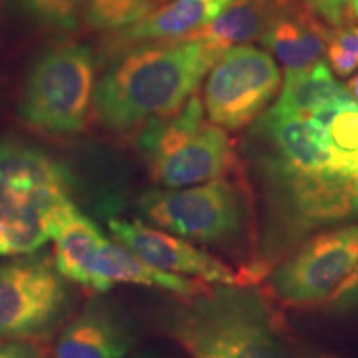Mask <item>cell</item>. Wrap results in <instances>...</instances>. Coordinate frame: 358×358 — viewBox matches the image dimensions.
<instances>
[{"instance_id": "2", "label": "cell", "mask_w": 358, "mask_h": 358, "mask_svg": "<svg viewBox=\"0 0 358 358\" xmlns=\"http://www.w3.org/2000/svg\"><path fill=\"white\" fill-rule=\"evenodd\" d=\"M222 53L204 42H174L143 45L116 57L95 87L96 118L120 133L173 118Z\"/></svg>"}, {"instance_id": "10", "label": "cell", "mask_w": 358, "mask_h": 358, "mask_svg": "<svg viewBox=\"0 0 358 358\" xmlns=\"http://www.w3.org/2000/svg\"><path fill=\"white\" fill-rule=\"evenodd\" d=\"M70 308L64 277L45 257L0 266V337L40 338L60 324Z\"/></svg>"}, {"instance_id": "25", "label": "cell", "mask_w": 358, "mask_h": 358, "mask_svg": "<svg viewBox=\"0 0 358 358\" xmlns=\"http://www.w3.org/2000/svg\"><path fill=\"white\" fill-rule=\"evenodd\" d=\"M295 350L299 353V358H347L342 353L297 337H295Z\"/></svg>"}, {"instance_id": "18", "label": "cell", "mask_w": 358, "mask_h": 358, "mask_svg": "<svg viewBox=\"0 0 358 358\" xmlns=\"http://www.w3.org/2000/svg\"><path fill=\"white\" fill-rule=\"evenodd\" d=\"M347 98L352 96L345 85H340L327 62L320 60L310 69L285 71L284 87L272 110L280 115L308 118L322 106Z\"/></svg>"}, {"instance_id": "15", "label": "cell", "mask_w": 358, "mask_h": 358, "mask_svg": "<svg viewBox=\"0 0 358 358\" xmlns=\"http://www.w3.org/2000/svg\"><path fill=\"white\" fill-rule=\"evenodd\" d=\"M131 345V329L118 308L95 299L64 330L57 343L55 357L123 358Z\"/></svg>"}, {"instance_id": "24", "label": "cell", "mask_w": 358, "mask_h": 358, "mask_svg": "<svg viewBox=\"0 0 358 358\" xmlns=\"http://www.w3.org/2000/svg\"><path fill=\"white\" fill-rule=\"evenodd\" d=\"M303 2L330 27L342 25L348 20L357 19L352 0H303Z\"/></svg>"}, {"instance_id": "14", "label": "cell", "mask_w": 358, "mask_h": 358, "mask_svg": "<svg viewBox=\"0 0 358 358\" xmlns=\"http://www.w3.org/2000/svg\"><path fill=\"white\" fill-rule=\"evenodd\" d=\"M332 27L324 22L303 0H284L259 40L285 71L306 70L325 55Z\"/></svg>"}, {"instance_id": "16", "label": "cell", "mask_w": 358, "mask_h": 358, "mask_svg": "<svg viewBox=\"0 0 358 358\" xmlns=\"http://www.w3.org/2000/svg\"><path fill=\"white\" fill-rule=\"evenodd\" d=\"M284 0H232L213 20L192 32L185 42H204L219 52L261 40Z\"/></svg>"}, {"instance_id": "11", "label": "cell", "mask_w": 358, "mask_h": 358, "mask_svg": "<svg viewBox=\"0 0 358 358\" xmlns=\"http://www.w3.org/2000/svg\"><path fill=\"white\" fill-rule=\"evenodd\" d=\"M115 239L134 256L169 274L186 275L213 285H241L239 274L229 264L166 231L153 229L138 219L110 221Z\"/></svg>"}, {"instance_id": "9", "label": "cell", "mask_w": 358, "mask_h": 358, "mask_svg": "<svg viewBox=\"0 0 358 358\" xmlns=\"http://www.w3.org/2000/svg\"><path fill=\"white\" fill-rule=\"evenodd\" d=\"M279 87L280 71L271 53L250 45L231 47L206 82L204 111L211 123L237 131L256 122Z\"/></svg>"}, {"instance_id": "1", "label": "cell", "mask_w": 358, "mask_h": 358, "mask_svg": "<svg viewBox=\"0 0 358 358\" xmlns=\"http://www.w3.org/2000/svg\"><path fill=\"white\" fill-rule=\"evenodd\" d=\"M244 156L261 199L257 266L264 279L308 236L358 217V176L301 168L250 140Z\"/></svg>"}, {"instance_id": "3", "label": "cell", "mask_w": 358, "mask_h": 358, "mask_svg": "<svg viewBox=\"0 0 358 358\" xmlns=\"http://www.w3.org/2000/svg\"><path fill=\"white\" fill-rule=\"evenodd\" d=\"M161 324L191 358H299L277 303L252 285H213L169 307Z\"/></svg>"}, {"instance_id": "23", "label": "cell", "mask_w": 358, "mask_h": 358, "mask_svg": "<svg viewBox=\"0 0 358 358\" xmlns=\"http://www.w3.org/2000/svg\"><path fill=\"white\" fill-rule=\"evenodd\" d=\"M324 308L330 315H358V264L348 279L324 303Z\"/></svg>"}, {"instance_id": "19", "label": "cell", "mask_w": 358, "mask_h": 358, "mask_svg": "<svg viewBox=\"0 0 358 358\" xmlns=\"http://www.w3.org/2000/svg\"><path fill=\"white\" fill-rule=\"evenodd\" d=\"M330 168L335 173L358 176V103L347 101L325 129Z\"/></svg>"}, {"instance_id": "12", "label": "cell", "mask_w": 358, "mask_h": 358, "mask_svg": "<svg viewBox=\"0 0 358 358\" xmlns=\"http://www.w3.org/2000/svg\"><path fill=\"white\" fill-rule=\"evenodd\" d=\"M231 2L232 0H173L166 6L156 7L131 25L106 32L103 53L115 60L143 45L185 42Z\"/></svg>"}, {"instance_id": "26", "label": "cell", "mask_w": 358, "mask_h": 358, "mask_svg": "<svg viewBox=\"0 0 358 358\" xmlns=\"http://www.w3.org/2000/svg\"><path fill=\"white\" fill-rule=\"evenodd\" d=\"M0 358H42L38 350L20 342H0Z\"/></svg>"}, {"instance_id": "20", "label": "cell", "mask_w": 358, "mask_h": 358, "mask_svg": "<svg viewBox=\"0 0 358 358\" xmlns=\"http://www.w3.org/2000/svg\"><path fill=\"white\" fill-rule=\"evenodd\" d=\"M161 0H88L85 24L93 30L113 32L141 20Z\"/></svg>"}, {"instance_id": "27", "label": "cell", "mask_w": 358, "mask_h": 358, "mask_svg": "<svg viewBox=\"0 0 358 358\" xmlns=\"http://www.w3.org/2000/svg\"><path fill=\"white\" fill-rule=\"evenodd\" d=\"M345 88H347L348 95L352 96V100L358 103V73L353 78L348 80V83L345 85Z\"/></svg>"}, {"instance_id": "17", "label": "cell", "mask_w": 358, "mask_h": 358, "mask_svg": "<svg viewBox=\"0 0 358 358\" xmlns=\"http://www.w3.org/2000/svg\"><path fill=\"white\" fill-rule=\"evenodd\" d=\"M52 239L55 241V268L58 274L87 287L88 264L106 239L100 227L71 203L58 219Z\"/></svg>"}, {"instance_id": "4", "label": "cell", "mask_w": 358, "mask_h": 358, "mask_svg": "<svg viewBox=\"0 0 358 358\" xmlns=\"http://www.w3.org/2000/svg\"><path fill=\"white\" fill-rule=\"evenodd\" d=\"M138 211L169 234L226 250L239 262L241 285L261 284L257 266L259 217L245 164L232 176L185 189H150L138 198Z\"/></svg>"}, {"instance_id": "28", "label": "cell", "mask_w": 358, "mask_h": 358, "mask_svg": "<svg viewBox=\"0 0 358 358\" xmlns=\"http://www.w3.org/2000/svg\"><path fill=\"white\" fill-rule=\"evenodd\" d=\"M352 7H353V12H355V15L358 17V0H352Z\"/></svg>"}, {"instance_id": "29", "label": "cell", "mask_w": 358, "mask_h": 358, "mask_svg": "<svg viewBox=\"0 0 358 358\" xmlns=\"http://www.w3.org/2000/svg\"><path fill=\"white\" fill-rule=\"evenodd\" d=\"M129 358H155V357H150V355H134V357H129Z\"/></svg>"}, {"instance_id": "8", "label": "cell", "mask_w": 358, "mask_h": 358, "mask_svg": "<svg viewBox=\"0 0 358 358\" xmlns=\"http://www.w3.org/2000/svg\"><path fill=\"white\" fill-rule=\"evenodd\" d=\"M357 264L358 224H338L290 250L268 271L264 290L280 307H324Z\"/></svg>"}, {"instance_id": "22", "label": "cell", "mask_w": 358, "mask_h": 358, "mask_svg": "<svg viewBox=\"0 0 358 358\" xmlns=\"http://www.w3.org/2000/svg\"><path fill=\"white\" fill-rule=\"evenodd\" d=\"M327 60L338 77L345 78L358 70V22L352 19L345 24L332 27Z\"/></svg>"}, {"instance_id": "21", "label": "cell", "mask_w": 358, "mask_h": 358, "mask_svg": "<svg viewBox=\"0 0 358 358\" xmlns=\"http://www.w3.org/2000/svg\"><path fill=\"white\" fill-rule=\"evenodd\" d=\"M30 19L47 29L71 32L85 20L88 0H15Z\"/></svg>"}, {"instance_id": "6", "label": "cell", "mask_w": 358, "mask_h": 358, "mask_svg": "<svg viewBox=\"0 0 358 358\" xmlns=\"http://www.w3.org/2000/svg\"><path fill=\"white\" fill-rule=\"evenodd\" d=\"M151 179L163 187H187L244 169L236 141L226 129L206 123L201 98L192 95L173 118L145 124L138 133Z\"/></svg>"}, {"instance_id": "5", "label": "cell", "mask_w": 358, "mask_h": 358, "mask_svg": "<svg viewBox=\"0 0 358 358\" xmlns=\"http://www.w3.org/2000/svg\"><path fill=\"white\" fill-rule=\"evenodd\" d=\"M69 169L37 146L0 141V256L34 254L71 204Z\"/></svg>"}, {"instance_id": "7", "label": "cell", "mask_w": 358, "mask_h": 358, "mask_svg": "<svg viewBox=\"0 0 358 358\" xmlns=\"http://www.w3.org/2000/svg\"><path fill=\"white\" fill-rule=\"evenodd\" d=\"M95 73V57L85 45L48 48L25 80L19 103L22 123L48 134L82 131L93 105Z\"/></svg>"}, {"instance_id": "13", "label": "cell", "mask_w": 358, "mask_h": 358, "mask_svg": "<svg viewBox=\"0 0 358 358\" xmlns=\"http://www.w3.org/2000/svg\"><path fill=\"white\" fill-rule=\"evenodd\" d=\"M116 284L161 289L182 299L208 294L213 289V284L208 282L159 271L134 256L123 244L105 239L88 264L87 287L96 292H106Z\"/></svg>"}]
</instances>
